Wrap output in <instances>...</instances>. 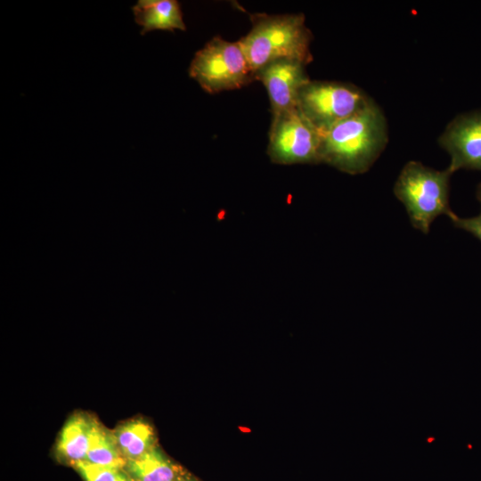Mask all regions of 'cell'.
Listing matches in <instances>:
<instances>
[{
	"mask_svg": "<svg viewBox=\"0 0 481 481\" xmlns=\"http://www.w3.org/2000/svg\"><path fill=\"white\" fill-rule=\"evenodd\" d=\"M182 481H193V480L183 478Z\"/></svg>",
	"mask_w": 481,
	"mask_h": 481,
	"instance_id": "18",
	"label": "cell"
},
{
	"mask_svg": "<svg viewBox=\"0 0 481 481\" xmlns=\"http://www.w3.org/2000/svg\"><path fill=\"white\" fill-rule=\"evenodd\" d=\"M447 167L436 170L418 161H409L402 168L394 193L404 204L414 228L428 233L433 221L441 215L449 218L455 214L449 203L450 178Z\"/></svg>",
	"mask_w": 481,
	"mask_h": 481,
	"instance_id": "3",
	"label": "cell"
},
{
	"mask_svg": "<svg viewBox=\"0 0 481 481\" xmlns=\"http://www.w3.org/2000/svg\"><path fill=\"white\" fill-rule=\"evenodd\" d=\"M321 135L298 107L273 116L267 154L276 164H317Z\"/></svg>",
	"mask_w": 481,
	"mask_h": 481,
	"instance_id": "6",
	"label": "cell"
},
{
	"mask_svg": "<svg viewBox=\"0 0 481 481\" xmlns=\"http://www.w3.org/2000/svg\"><path fill=\"white\" fill-rule=\"evenodd\" d=\"M85 481H118L120 470L82 461L74 465Z\"/></svg>",
	"mask_w": 481,
	"mask_h": 481,
	"instance_id": "14",
	"label": "cell"
},
{
	"mask_svg": "<svg viewBox=\"0 0 481 481\" xmlns=\"http://www.w3.org/2000/svg\"><path fill=\"white\" fill-rule=\"evenodd\" d=\"M119 477H120V474H119ZM118 481H120V480H119V477H118Z\"/></svg>",
	"mask_w": 481,
	"mask_h": 481,
	"instance_id": "19",
	"label": "cell"
},
{
	"mask_svg": "<svg viewBox=\"0 0 481 481\" xmlns=\"http://www.w3.org/2000/svg\"><path fill=\"white\" fill-rule=\"evenodd\" d=\"M477 200L479 201L480 205H481V183L478 184L477 186Z\"/></svg>",
	"mask_w": 481,
	"mask_h": 481,
	"instance_id": "17",
	"label": "cell"
},
{
	"mask_svg": "<svg viewBox=\"0 0 481 481\" xmlns=\"http://www.w3.org/2000/svg\"><path fill=\"white\" fill-rule=\"evenodd\" d=\"M119 480H120V481H136V480L134 479L132 477H130L129 475H126V474L123 473L122 471L120 472Z\"/></svg>",
	"mask_w": 481,
	"mask_h": 481,
	"instance_id": "16",
	"label": "cell"
},
{
	"mask_svg": "<svg viewBox=\"0 0 481 481\" xmlns=\"http://www.w3.org/2000/svg\"><path fill=\"white\" fill-rule=\"evenodd\" d=\"M252 28L239 43L255 73L279 60H293L307 65L313 61V38L303 13L251 16Z\"/></svg>",
	"mask_w": 481,
	"mask_h": 481,
	"instance_id": "2",
	"label": "cell"
},
{
	"mask_svg": "<svg viewBox=\"0 0 481 481\" xmlns=\"http://www.w3.org/2000/svg\"><path fill=\"white\" fill-rule=\"evenodd\" d=\"M128 475L136 481H182L181 469L153 447L139 458L126 461Z\"/></svg>",
	"mask_w": 481,
	"mask_h": 481,
	"instance_id": "11",
	"label": "cell"
},
{
	"mask_svg": "<svg viewBox=\"0 0 481 481\" xmlns=\"http://www.w3.org/2000/svg\"><path fill=\"white\" fill-rule=\"evenodd\" d=\"M113 434L126 461L139 458L154 447L153 428L143 420L126 421Z\"/></svg>",
	"mask_w": 481,
	"mask_h": 481,
	"instance_id": "12",
	"label": "cell"
},
{
	"mask_svg": "<svg viewBox=\"0 0 481 481\" xmlns=\"http://www.w3.org/2000/svg\"><path fill=\"white\" fill-rule=\"evenodd\" d=\"M306 66L298 61L279 60L256 73V81L266 89L273 116L298 106L299 91L310 80Z\"/></svg>",
	"mask_w": 481,
	"mask_h": 481,
	"instance_id": "8",
	"label": "cell"
},
{
	"mask_svg": "<svg viewBox=\"0 0 481 481\" xmlns=\"http://www.w3.org/2000/svg\"><path fill=\"white\" fill-rule=\"evenodd\" d=\"M371 99L349 83L309 80L299 91L298 107L322 134L362 110Z\"/></svg>",
	"mask_w": 481,
	"mask_h": 481,
	"instance_id": "5",
	"label": "cell"
},
{
	"mask_svg": "<svg viewBox=\"0 0 481 481\" xmlns=\"http://www.w3.org/2000/svg\"><path fill=\"white\" fill-rule=\"evenodd\" d=\"M86 461L121 470L126 460L120 452L113 432L94 420Z\"/></svg>",
	"mask_w": 481,
	"mask_h": 481,
	"instance_id": "13",
	"label": "cell"
},
{
	"mask_svg": "<svg viewBox=\"0 0 481 481\" xmlns=\"http://www.w3.org/2000/svg\"><path fill=\"white\" fill-rule=\"evenodd\" d=\"M189 75L208 94L240 89L256 81L239 41L209 40L192 59Z\"/></svg>",
	"mask_w": 481,
	"mask_h": 481,
	"instance_id": "4",
	"label": "cell"
},
{
	"mask_svg": "<svg viewBox=\"0 0 481 481\" xmlns=\"http://www.w3.org/2000/svg\"><path fill=\"white\" fill-rule=\"evenodd\" d=\"M320 135V161L349 175L368 171L388 140L386 118L372 99Z\"/></svg>",
	"mask_w": 481,
	"mask_h": 481,
	"instance_id": "1",
	"label": "cell"
},
{
	"mask_svg": "<svg viewBox=\"0 0 481 481\" xmlns=\"http://www.w3.org/2000/svg\"><path fill=\"white\" fill-rule=\"evenodd\" d=\"M94 420L82 412L69 418L56 444L57 453L61 459L73 465L86 461Z\"/></svg>",
	"mask_w": 481,
	"mask_h": 481,
	"instance_id": "10",
	"label": "cell"
},
{
	"mask_svg": "<svg viewBox=\"0 0 481 481\" xmlns=\"http://www.w3.org/2000/svg\"><path fill=\"white\" fill-rule=\"evenodd\" d=\"M133 12L136 23L143 28V35L155 29H186L180 4L175 0H140Z\"/></svg>",
	"mask_w": 481,
	"mask_h": 481,
	"instance_id": "9",
	"label": "cell"
},
{
	"mask_svg": "<svg viewBox=\"0 0 481 481\" xmlns=\"http://www.w3.org/2000/svg\"><path fill=\"white\" fill-rule=\"evenodd\" d=\"M450 220L456 228L469 232L481 241V212L471 217H460L455 214Z\"/></svg>",
	"mask_w": 481,
	"mask_h": 481,
	"instance_id": "15",
	"label": "cell"
},
{
	"mask_svg": "<svg viewBox=\"0 0 481 481\" xmlns=\"http://www.w3.org/2000/svg\"><path fill=\"white\" fill-rule=\"evenodd\" d=\"M451 157L448 168L481 171V110L461 114L446 126L438 139Z\"/></svg>",
	"mask_w": 481,
	"mask_h": 481,
	"instance_id": "7",
	"label": "cell"
}]
</instances>
